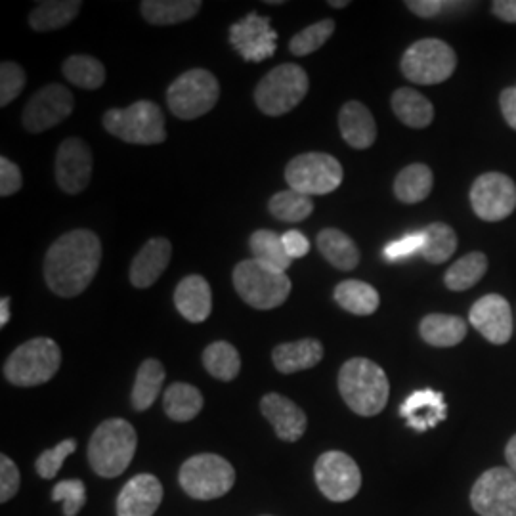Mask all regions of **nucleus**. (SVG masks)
Segmentation results:
<instances>
[{
  "label": "nucleus",
  "instance_id": "obj_1",
  "mask_svg": "<svg viewBox=\"0 0 516 516\" xmlns=\"http://www.w3.org/2000/svg\"><path fill=\"white\" fill-rule=\"evenodd\" d=\"M102 262L100 237L90 230H73L58 237L44 257V280L52 293L71 299L94 280Z\"/></svg>",
  "mask_w": 516,
  "mask_h": 516
},
{
  "label": "nucleus",
  "instance_id": "obj_2",
  "mask_svg": "<svg viewBox=\"0 0 516 516\" xmlns=\"http://www.w3.org/2000/svg\"><path fill=\"white\" fill-rule=\"evenodd\" d=\"M339 392L346 406L362 417H373L387 408V373L367 358H352L339 371Z\"/></svg>",
  "mask_w": 516,
  "mask_h": 516
},
{
  "label": "nucleus",
  "instance_id": "obj_3",
  "mask_svg": "<svg viewBox=\"0 0 516 516\" xmlns=\"http://www.w3.org/2000/svg\"><path fill=\"white\" fill-rule=\"evenodd\" d=\"M138 446L136 430L125 419H108L88 442V461L94 473L117 478L129 469Z\"/></svg>",
  "mask_w": 516,
  "mask_h": 516
},
{
  "label": "nucleus",
  "instance_id": "obj_4",
  "mask_svg": "<svg viewBox=\"0 0 516 516\" xmlns=\"http://www.w3.org/2000/svg\"><path fill=\"white\" fill-rule=\"evenodd\" d=\"M62 366V350L52 339H31L18 346L4 364V377L16 387L48 383Z\"/></svg>",
  "mask_w": 516,
  "mask_h": 516
},
{
  "label": "nucleus",
  "instance_id": "obj_5",
  "mask_svg": "<svg viewBox=\"0 0 516 516\" xmlns=\"http://www.w3.org/2000/svg\"><path fill=\"white\" fill-rule=\"evenodd\" d=\"M104 127L111 136L138 146L161 144L167 138L165 115L150 100H140L125 109H108Z\"/></svg>",
  "mask_w": 516,
  "mask_h": 516
},
{
  "label": "nucleus",
  "instance_id": "obj_6",
  "mask_svg": "<svg viewBox=\"0 0 516 516\" xmlns=\"http://www.w3.org/2000/svg\"><path fill=\"white\" fill-rule=\"evenodd\" d=\"M237 295L257 310H272L287 301L291 280L285 272L268 268L257 260H243L234 268Z\"/></svg>",
  "mask_w": 516,
  "mask_h": 516
},
{
  "label": "nucleus",
  "instance_id": "obj_7",
  "mask_svg": "<svg viewBox=\"0 0 516 516\" xmlns=\"http://www.w3.org/2000/svg\"><path fill=\"white\" fill-rule=\"evenodd\" d=\"M306 71L295 64L274 67L255 90V102L264 115L280 117L297 108L308 94Z\"/></svg>",
  "mask_w": 516,
  "mask_h": 516
},
{
  "label": "nucleus",
  "instance_id": "obj_8",
  "mask_svg": "<svg viewBox=\"0 0 516 516\" xmlns=\"http://www.w3.org/2000/svg\"><path fill=\"white\" fill-rule=\"evenodd\" d=\"M180 486L194 499L209 501L228 494L236 484V471L230 461L215 453L190 457L178 474Z\"/></svg>",
  "mask_w": 516,
  "mask_h": 516
},
{
  "label": "nucleus",
  "instance_id": "obj_9",
  "mask_svg": "<svg viewBox=\"0 0 516 516\" xmlns=\"http://www.w3.org/2000/svg\"><path fill=\"white\" fill-rule=\"evenodd\" d=\"M220 98V85L207 69H190L182 73L167 90V104L178 119L192 121L207 115Z\"/></svg>",
  "mask_w": 516,
  "mask_h": 516
},
{
  "label": "nucleus",
  "instance_id": "obj_10",
  "mask_svg": "<svg viewBox=\"0 0 516 516\" xmlns=\"http://www.w3.org/2000/svg\"><path fill=\"white\" fill-rule=\"evenodd\" d=\"M457 67L452 46L440 39H421L402 56V73L415 85H438L448 81Z\"/></svg>",
  "mask_w": 516,
  "mask_h": 516
},
{
  "label": "nucleus",
  "instance_id": "obj_11",
  "mask_svg": "<svg viewBox=\"0 0 516 516\" xmlns=\"http://www.w3.org/2000/svg\"><path fill=\"white\" fill-rule=\"evenodd\" d=\"M285 180L291 190L308 197L331 194L343 182V167L333 155L320 151L302 153L289 161Z\"/></svg>",
  "mask_w": 516,
  "mask_h": 516
},
{
  "label": "nucleus",
  "instance_id": "obj_12",
  "mask_svg": "<svg viewBox=\"0 0 516 516\" xmlns=\"http://www.w3.org/2000/svg\"><path fill=\"white\" fill-rule=\"evenodd\" d=\"M316 484L329 501H350L362 488V473L356 461L344 452H325L314 467Z\"/></svg>",
  "mask_w": 516,
  "mask_h": 516
},
{
  "label": "nucleus",
  "instance_id": "obj_13",
  "mask_svg": "<svg viewBox=\"0 0 516 516\" xmlns=\"http://www.w3.org/2000/svg\"><path fill=\"white\" fill-rule=\"evenodd\" d=\"M471 503L480 516H516V473L503 467L486 471L473 486Z\"/></svg>",
  "mask_w": 516,
  "mask_h": 516
},
{
  "label": "nucleus",
  "instance_id": "obj_14",
  "mask_svg": "<svg viewBox=\"0 0 516 516\" xmlns=\"http://www.w3.org/2000/svg\"><path fill=\"white\" fill-rule=\"evenodd\" d=\"M471 205L478 218L499 222L513 215L516 209L515 182L501 172H486L474 180Z\"/></svg>",
  "mask_w": 516,
  "mask_h": 516
},
{
  "label": "nucleus",
  "instance_id": "obj_15",
  "mask_svg": "<svg viewBox=\"0 0 516 516\" xmlns=\"http://www.w3.org/2000/svg\"><path fill=\"white\" fill-rule=\"evenodd\" d=\"M73 94L64 85H48L41 88L23 109V129L31 134H39L52 129L71 115L73 111Z\"/></svg>",
  "mask_w": 516,
  "mask_h": 516
},
{
  "label": "nucleus",
  "instance_id": "obj_16",
  "mask_svg": "<svg viewBox=\"0 0 516 516\" xmlns=\"http://www.w3.org/2000/svg\"><path fill=\"white\" fill-rule=\"evenodd\" d=\"M230 43L245 62L257 64L274 56L278 48V33L272 29L268 18L253 12L230 27Z\"/></svg>",
  "mask_w": 516,
  "mask_h": 516
},
{
  "label": "nucleus",
  "instance_id": "obj_17",
  "mask_svg": "<svg viewBox=\"0 0 516 516\" xmlns=\"http://www.w3.org/2000/svg\"><path fill=\"white\" fill-rule=\"evenodd\" d=\"M92 151L81 138H67L56 155V182L65 194H81L92 178Z\"/></svg>",
  "mask_w": 516,
  "mask_h": 516
},
{
  "label": "nucleus",
  "instance_id": "obj_18",
  "mask_svg": "<svg viewBox=\"0 0 516 516\" xmlns=\"http://www.w3.org/2000/svg\"><path fill=\"white\" fill-rule=\"evenodd\" d=\"M469 322L492 344L509 343L513 335L511 304L501 295H486L474 302Z\"/></svg>",
  "mask_w": 516,
  "mask_h": 516
},
{
  "label": "nucleus",
  "instance_id": "obj_19",
  "mask_svg": "<svg viewBox=\"0 0 516 516\" xmlns=\"http://www.w3.org/2000/svg\"><path fill=\"white\" fill-rule=\"evenodd\" d=\"M163 501V486L153 474H138L117 499V516H153Z\"/></svg>",
  "mask_w": 516,
  "mask_h": 516
},
{
  "label": "nucleus",
  "instance_id": "obj_20",
  "mask_svg": "<svg viewBox=\"0 0 516 516\" xmlns=\"http://www.w3.org/2000/svg\"><path fill=\"white\" fill-rule=\"evenodd\" d=\"M260 411L283 442H297L308 427L306 413L295 402L276 392L266 394L260 400Z\"/></svg>",
  "mask_w": 516,
  "mask_h": 516
},
{
  "label": "nucleus",
  "instance_id": "obj_21",
  "mask_svg": "<svg viewBox=\"0 0 516 516\" xmlns=\"http://www.w3.org/2000/svg\"><path fill=\"white\" fill-rule=\"evenodd\" d=\"M172 257L171 241L167 237H153L132 260L130 283L136 289H148L167 270Z\"/></svg>",
  "mask_w": 516,
  "mask_h": 516
},
{
  "label": "nucleus",
  "instance_id": "obj_22",
  "mask_svg": "<svg viewBox=\"0 0 516 516\" xmlns=\"http://www.w3.org/2000/svg\"><path fill=\"white\" fill-rule=\"evenodd\" d=\"M174 306L188 322H205L213 310L211 285L203 276H186L174 291Z\"/></svg>",
  "mask_w": 516,
  "mask_h": 516
},
{
  "label": "nucleus",
  "instance_id": "obj_23",
  "mask_svg": "<svg viewBox=\"0 0 516 516\" xmlns=\"http://www.w3.org/2000/svg\"><path fill=\"white\" fill-rule=\"evenodd\" d=\"M339 129L344 142L354 150H367L377 140V125L362 102H346L339 113Z\"/></svg>",
  "mask_w": 516,
  "mask_h": 516
},
{
  "label": "nucleus",
  "instance_id": "obj_24",
  "mask_svg": "<svg viewBox=\"0 0 516 516\" xmlns=\"http://www.w3.org/2000/svg\"><path fill=\"white\" fill-rule=\"evenodd\" d=\"M402 417L411 429L425 432L436 427L446 419V404L442 392L436 390H417L409 396L400 409Z\"/></svg>",
  "mask_w": 516,
  "mask_h": 516
},
{
  "label": "nucleus",
  "instance_id": "obj_25",
  "mask_svg": "<svg viewBox=\"0 0 516 516\" xmlns=\"http://www.w3.org/2000/svg\"><path fill=\"white\" fill-rule=\"evenodd\" d=\"M323 358V344L316 339H302L295 343L278 344L272 352L276 369L283 375H291L316 367Z\"/></svg>",
  "mask_w": 516,
  "mask_h": 516
},
{
  "label": "nucleus",
  "instance_id": "obj_26",
  "mask_svg": "<svg viewBox=\"0 0 516 516\" xmlns=\"http://www.w3.org/2000/svg\"><path fill=\"white\" fill-rule=\"evenodd\" d=\"M392 109L396 117L409 129H425L434 119V108L429 98L413 88H398L392 94Z\"/></svg>",
  "mask_w": 516,
  "mask_h": 516
},
{
  "label": "nucleus",
  "instance_id": "obj_27",
  "mask_svg": "<svg viewBox=\"0 0 516 516\" xmlns=\"http://www.w3.org/2000/svg\"><path fill=\"white\" fill-rule=\"evenodd\" d=\"M419 333L425 343L438 348H450L467 337V322L459 316L429 314L419 325Z\"/></svg>",
  "mask_w": 516,
  "mask_h": 516
},
{
  "label": "nucleus",
  "instance_id": "obj_28",
  "mask_svg": "<svg viewBox=\"0 0 516 516\" xmlns=\"http://www.w3.org/2000/svg\"><path fill=\"white\" fill-rule=\"evenodd\" d=\"M318 249L337 270L348 272L360 264V251L356 243L337 228H325L318 234Z\"/></svg>",
  "mask_w": 516,
  "mask_h": 516
},
{
  "label": "nucleus",
  "instance_id": "obj_29",
  "mask_svg": "<svg viewBox=\"0 0 516 516\" xmlns=\"http://www.w3.org/2000/svg\"><path fill=\"white\" fill-rule=\"evenodd\" d=\"M337 304L354 316H371L377 312L381 299L375 287L366 281L346 280L335 287L333 293Z\"/></svg>",
  "mask_w": 516,
  "mask_h": 516
},
{
  "label": "nucleus",
  "instance_id": "obj_30",
  "mask_svg": "<svg viewBox=\"0 0 516 516\" xmlns=\"http://www.w3.org/2000/svg\"><path fill=\"white\" fill-rule=\"evenodd\" d=\"M201 6V0H144L140 12L151 25H176L192 20Z\"/></svg>",
  "mask_w": 516,
  "mask_h": 516
},
{
  "label": "nucleus",
  "instance_id": "obj_31",
  "mask_svg": "<svg viewBox=\"0 0 516 516\" xmlns=\"http://www.w3.org/2000/svg\"><path fill=\"white\" fill-rule=\"evenodd\" d=\"M83 2L79 0H44L35 6V10L29 16V25L44 33V31H54L62 29L67 23L73 22L81 10Z\"/></svg>",
  "mask_w": 516,
  "mask_h": 516
},
{
  "label": "nucleus",
  "instance_id": "obj_32",
  "mask_svg": "<svg viewBox=\"0 0 516 516\" xmlns=\"http://www.w3.org/2000/svg\"><path fill=\"white\" fill-rule=\"evenodd\" d=\"M165 383V367L159 360H144L138 367L136 381L132 387V406L136 411L150 409L159 398L161 387Z\"/></svg>",
  "mask_w": 516,
  "mask_h": 516
},
{
  "label": "nucleus",
  "instance_id": "obj_33",
  "mask_svg": "<svg viewBox=\"0 0 516 516\" xmlns=\"http://www.w3.org/2000/svg\"><path fill=\"white\" fill-rule=\"evenodd\" d=\"M432 171L423 163H413L406 167L404 171L396 176L394 180V195L402 201V203H421L429 197L432 192Z\"/></svg>",
  "mask_w": 516,
  "mask_h": 516
},
{
  "label": "nucleus",
  "instance_id": "obj_34",
  "mask_svg": "<svg viewBox=\"0 0 516 516\" xmlns=\"http://www.w3.org/2000/svg\"><path fill=\"white\" fill-rule=\"evenodd\" d=\"M165 413L176 423L192 421L203 409V394L186 383H174L163 396Z\"/></svg>",
  "mask_w": 516,
  "mask_h": 516
},
{
  "label": "nucleus",
  "instance_id": "obj_35",
  "mask_svg": "<svg viewBox=\"0 0 516 516\" xmlns=\"http://www.w3.org/2000/svg\"><path fill=\"white\" fill-rule=\"evenodd\" d=\"M64 77L71 85L85 88V90H96L106 83V67L86 54H75L69 56L64 62Z\"/></svg>",
  "mask_w": 516,
  "mask_h": 516
},
{
  "label": "nucleus",
  "instance_id": "obj_36",
  "mask_svg": "<svg viewBox=\"0 0 516 516\" xmlns=\"http://www.w3.org/2000/svg\"><path fill=\"white\" fill-rule=\"evenodd\" d=\"M249 245L253 251V260H257L268 268L285 272L293 262L283 247V239L280 234H276L272 230H257L249 239Z\"/></svg>",
  "mask_w": 516,
  "mask_h": 516
},
{
  "label": "nucleus",
  "instance_id": "obj_37",
  "mask_svg": "<svg viewBox=\"0 0 516 516\" xmlns=\"http://www.w3.org/2000/svg\"><path fill=\"white\" fill-rule=\"evenodd\" d=\"M486 272H488V258L484 253L474 251L453 262L452 268L444 276V283L452 291H467L482 280Z\"/></svg>",
  "mask_w": 516,
  "mask_h": 516
},
{
  "label": "nucleus",
  "instance_id": "obj_38",
  "mask_svg": "<svg viewBox=\"0 0 516 516\" xmlns=\"http://www.w3.org/2000/svg\"><path fill=\"white\" fill-rule=\"evenodd\" d=\"M203 366L218 381H232L241 369V358L234 344L216 341L205 348Z\"/></svg>",
  "mask_w": 516,
  "mask_h": 516
},
{
  "label": "nucleus",
  "instance_id": "obj_39",
  "mask_svg": "<svg viewBox=\"0 0 516 516\" xmlns=\"http://www.w3.org/2000/svg\"><path fill=\"white\" fill-rule=\"evenodd\" d=\"M423 236H425V245L421 255L430 264H442L450 260L453 253L457 251V236L448 224L434 222L423 230Z\"/></svg>",
  "mask_w": 516,
  "mask_h": 516
},
{
  "label": "nucleus",
  "instance_id": "obj_40",
  "mask_svg": "<svg viewBox=\"0 0 516 516\" xmlns=\"http://www.w3.org/2000/svg\"><path fill=\"white\" fill-rule=\"evenodd\" d=\"M268 209L272 216L283 222H302L304 218L312 215L314 203L308 195L299 194L295 190H285L270 199Z\"/></svg>",
  "mask_w": 516,
  "mask_h": 516
},
{
  "label": "nucleus",
  "instance_id": "obj_41",
  "mask_svg": "<svg viewBox=\"0 0 516 516\" xmlns=\"http://www.w3.org/2000/svg\"><path fill=\"white\" fill-rule=\"evenodd\" d=\"M333 31H335L333 20L312 23L310 27L302 29L301 33H297L291 39L289 50L293 56H308V54L320 50L323 44L327 43V39L333 35Z\"/></svg>",
  "mask_w": 516,
  "mask_h": 516
},
{
  "label": "nucleus",
  "instance_id": "obj_42",
  "mask_svg": "<svg viewBox=\"0 0 516 516\" xmlns=\"http://www.w3.org/2000/svg\"><path fill=\"white\" fill-rule=\"evenodd\" d=\"M52 499L64 503L65 516H77L85 507L86 488L83 480H64L52 490Z\"/></svg>",
  "mask_w": 516,
  "mask_h": 516
},
{
  "label": "nucleus",
  "instance_id": "obj_43",
  "mask_svg": "<svg viewBox=\"0 0 516 516\" xmlns=\"http://www.w3.org/2000/svg\"><path fill=\"white\" fill-rule=\"evenodd\" d=\"M25 71L22 65L4 62L0 65V106L6 108L23 92Z\"/></svg>",
  "mask_w": 516,
  "mask_h": 516
},
{
  "label": "nucleus",
  "instance_id": "obj_44",
  "mask_svg": "<svg viewBox=\"0 0 516 516\" xmlns=\"http://www.w3.org/2000/svg\"><path fill=\"white\" fill-rule=\"evenodd\" d=\"M75 450H77V442L73 438H67L64 442H60L56 448H50V450L41 453V457L37 459V473L43 478H54L56 474L60 473L65 459Z\"/></svg>",
  "mask_w": 516,
  "mask_h": 516
},
{
  "label": "nucleus",
  "instance_id": "obj_45",
  "mask_svg": "<svg viewBox=\"0 0 516 516\" xmlns=\"http://www.w3.org/2000/svg\"><path fill=\"white\" fill-rule=\"evenodd\" d=\"M20 484L22 476L18 465L8 455H0V503H8L18 494Z\"/></svg>",
  "mask_w": 516,
  "mask_h": 516
},
{
  "label": "nucleus",
  "instance_id": "obj_46",
  "mask_svg": "<svg viewBox=\"0 0 516 516\" xmlns=\"http://www.w3.org/2000/svg\"><path fill=\"white\" fill-rule=\"evenodd\" d=\"M425 245V236L423 232H413L408 236L400 237L398 241H392L385 247V257L387 260H402V258L411 257L415 253H421Z\"/></svg>",
  "mask_w": 516,
  "mask_h": 516
},
{
  "label": "nucleus",
  "instance_id": "obj_47",
  "mask_svg": "<svg viewBox=\"0 0 516 516\" xmlns=\"http://www.w3.org/2000/svg\"><path fill=\"white\" fill-rule=\"evenodd\" d=\"M23 176L20 167L6 159L0 157V195L2 197H10V195L18 194L22 190Z\"/></svg>",
  "mask_w": 516,
  "mask_h": 516
},
{
  "label": "nucleus",
  "instance_id": "obj_48",
  "mask_svg": "<svg viewBox=\"0 0 516 516\" xmlns=\"http://www.w3.org/2000/svg\"><path fill=\"white\" fill-rule=\"evenodd\" d=\"M281 239H283V247H285V251H287V255L291 257V260L308 255V251H310V241H308L301 232L289 230V232H285V234L281 236Z\"/></svg>",
  "mask_w": 516,
  "mask_h": 516
},
{
  "label": "nucleus",
  "instance_id": "obj_49",
  "mask_svg": "<svg viewBox=\"0 0 516 516\" xmlns=\"http://www.w3.org/2000/svg\"><path fill=\"white\" fill-rule=\"evenodd\" d=\"M406 6L409 8V12H413L419 18H434L444 10L446 2H442V0H409L406 2Z\"/></svg>",
  "mask_w": 516,
  "mask_h": 516
},
{
  "label": "nucleus",
  "instance_id": "obj_50",
  "mask_svg": "<svg viewBox=\"0 0 516 516\" xmlns=\"http://www.w3.org/2000/svg\"><path fill=\"white\" fill-rule=\"evenodd\" d=\"M499 104H501V111H503V117L507 121V125L511 129L516 130V86L511 88H505L499 96Z\"/></svg>",
  "mask_w": 516,
  "mask_h": 516
},
{
  "label": "nucleus",
  "instance_id": "obj_51",
  "mask_svg": "<svg viewBox=\"0 0 516 516\" xmlns=\"http://www.w3.org/2000/svg\"><path fill=\"white\" fill-rule=\"evenodd\" d=\"M492 12L503 22L516 23V0H495Z\"/></svg>",
  "mask_w": 516,
  "mask_h": 516
},
{
  "label": "nucleus",
  "instance_id": "obj_52",
  "mask_svg": "<svg viewBox=\"0 0 516 516\" xmlns=\"http://www.w3.org/2000/svg\"><path fill=\"white\" fill-rule=\"evenodd\" d=\"M505 457H507V463H509L511 471L516 473V434L509 440V444L505 448Z\"/></svg>",
  "mask_w": 516,
  "mask_h": 516
},
{
  "label": "nucleus",
  "instance_id": "obj_53",
  "mask_svg": "<svg viewBox=\"0 0 516 516\" xmlns=\"http://www.w3.org/2000/svg\"><path fill=\"white\" fill-rule=\"evenodd\" d=\"M8 322H10V299L2 297V301H0V325L4 327Z\"/></svg>",
  "mask_w": 516,
  "mask_h": 516
},
{
  "label": "nucleus",
  "instance_id": "obj_54",
  "mask_svg": "<svg viewBox=\"0 0 516 516\" xmlns=\"http://www.w3.org/2000/svg\"><path fill=\"white\" fill-rule=\"evenodd\" d=\"M329 6H331V8H344V6H348V2H346V0H341V2L331 0V2H329Z\"/></svg>",
  "mask_w": 516,
  "mask_h": 516
}]
</instances>
